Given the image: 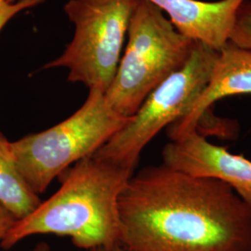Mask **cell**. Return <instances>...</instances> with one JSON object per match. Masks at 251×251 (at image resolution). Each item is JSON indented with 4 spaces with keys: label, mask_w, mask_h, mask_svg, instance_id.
I'll list each match as a JSON object with an SVG mask.
<instances>
[{
    "label": "cell",
    "mask_w": 251,
    "mask_h": 251,
    "mask_svg": "<svg viewBox=\"0 0 251 251\" xmlns=\"http://www.w3.org/2000/svg\"><path fill=\"white\" fill-rule=\"evenodd\" d=\"M128 251H251V206L218 179L161 165L133 174L119 202Z\"/></svg>",
    "instance_id": "6da1fadb"
},
{
    "label": "cell",
    "mask_w": 251,
    "mask_h": 251,
    "mask_svg": "<svg viewBox=\"0 0 251 251\" xmlns=\"http://www.w3.org/2000/svg\"><path fill=\"white\" fill-rule=\"evenodd\" d=\"M134 171L91 154L59 177L61 187L29 215L18 220L0 247L10 250L29 236L55 234L90 251L120 244L118 202Z\"/></svg>",
    "instance_id": "7a4b0ae2"
},
{
    "label": "cell",
    "mask_w": 251,
    "mask_h": 251,
    "mask_svg": "<svg viewBox=\"0 0 251 251\" xmlns=\"http://www.w3.org/2000/svg\"><path fill=\"white\" fill-rule=\"evenodd\" d=\"M127 37L115 78L104 93L110 106L126 118L184 65L198 43L178 32L161 9L148 0L138 1Z\"/></svg>",
    "instance_id": "3957f363"
},
{
    "label": "cell",
    "mask_w": 251,
    "mask_h": 251,
    "mask_svg": "<svg viewBox=\"0 0 251 251\" xmlns=\"http://www.w3.org/2000/svg\"><path fill=\"white\" fill-rule=\"evenodd\" d=\"M128 119L114 111L102 91L90 90L71 117L11 143L19 171L39 196L74 164L98 151Z\"/></svg>",
    "instance_id": "277c9868"
},
{
    "label": "cell",
    "mask_w": 251,
    "mask_h": 251,
    "mask_svg": "<svg viewBox=\"0 0 251 251\" xmlns=\"http://www.w3.org/2000/svg\"><path fill=\"white\" fill-rule=\"evenodd\" d=\"M219 51L198 42L187 62L158 85L120 130L93 154L135 171L146 145L185 117L206 89Z\"/></svg>",
    "instance_id": "5b68a950"
},
{
    "label": "cell",
    "mask_w": 251,
    "mask_h": 251,
    "mask_svg": "<svg viewBox=\"0 0 251 251\" xmlns=\"http://www.w3.org/2000/svg\"><path fill=\"white\" fill-rule=\"evenodd\" d=\"M139 0H70L64 12L75 32L64 52L44 68L68 69V81L106 92L117 74Z\"/></svg>",
    "instance_id": "8992f818"
},
{
    "label": "cell",
    "mask_w": 251,
    "mask_h": 251,
    "mask_svg": "<svg viewBox=\"0 0 251 251\" xmlns=\"http://www.w3.org/2000/svg\"><path fill=\"white\" fill-rule=\"evenodd\" d=\"M162 157L163 164L173 170L224 182L251 206V160L211 144L198 129L170 141Z\"/></svg>",
    "instance_id": "52a82bcc"
},
{
    "label": "cell",
    "mask_w": 251,
    "mask_h": 251,
    "mask_svg": "<svg viewBox=\"0 0 251 251\" xmlns=\"http://www.w3.org/2000/svg\"><path fill=\"white\" fill-rule=\"evenodd\" d=\"M240 94H251V50L228 43L219 51L209 82L190 112L167 127L170 141L198 129L199 120L217 100Z\"/></svg>",
    "instance_id": "ba28073f"
},
{
    "label": "cell",
    "mask_w": 251,
    "mask_h": 251,
    "mask_svg": "<svg viewBox=\"0 0 251 251\" xmlns=\"http://www.w3.org/2000/svg\"><path fill=\"white\" fill-rule=\"evenodd\" d=\"M170 16L181 35L217 51L229 43L235 12L245 0H148Z\"/></svg>",
    "instance_id": "9c48e42d"
},
{
    "label": "cell",
    "mask_w": 251,
    "mask_h": 251,
    "mask_svg": "<svg viewBox=\"0 0 251 251\" xmlns=\"http://www.w3.org/2000/svg\"><path fill=\"white\" fill-rule=\"evenodd\" d=\"M41 200L19 171L11 142L0 131V204L18 221L32 213Z\"/></svg>",
    "instance_id": "30bf717a"
},
{
    "label": "cell",
    "mask_w": 251,
    "mask_h": 251,
    "mask_svg": "<svg viewBox=\"0 0 251 251\" xmlns=\"http://www.w3.org/2000/svg\"><path fill=\"white\" fill-rule=\"evenodd\" d=\"M229 43L251 50V0H245L236 10Z\"/></svg>",
    "instance_id": "8fae6325"
},
{
    "label": "cell",
    "mask_w": 251,
    "mask_h": 251,
    "mask_svg": "<svg viewBox=\"0 0 251 251\" xmlns=\"http://www.w3.org/2000/svg\"><path fill=\"white\" fill-rule=\"evenodd\" d=\"M43 1L45 0H18L14 3H9L0 0V31L19 12L36 7Z\"/></svg>",
    "instance_id": "7c38bea8"
},
{
    "label": "cell",
    "mask_w": 251,
    "mask_h": 251,
    "mask_svg": "<svg viewBox=\"0 0 251 251\" xmlns=\"http://www.w3.org/2000/svg\"><path fill=\"white\" fill-rule=\"evenodd\" d=\"M16 221L14 216L0 204V244Z\"/></svg>",
    "instance_id": "4fadbf2b"
},
{
    "label": "cell",
    "mask_w": 251,
    "mask_h": 251,
    "mask_svg": "<svg viewBox=\"0 0 251 251\" xmlns=\"http://www.w3.org/2000/svg\"><path fill=\"white\" fill-rule=\"evenodd\" d=\"M89 251H128L126 250L125 248L121 245H115V246H111V247H98V248H94L91 249Z\"/></svg>",
    "instance_id": "5bb4252c"
},
{
    "label": "cell",
    "mask_w": 251,
    "mask_h": 251,
    "mask_svg": "<svg viewBox=\"0 0 251 251\" xmlns=\"http://www.w3.org/2000/svg\"><path fill=\"white\" fill-rule=\"evenodd\" d=\"M29 251H52L50 246L46 242H39L36 244V246Z\"/></svg>",
    "instance_id": "9a60e30c"
},
{
    "label": "cell",
    "mask_w": 251,
    "mask_h": 251,
    "mask_svg": "<svg viewBox=\"0 0 251 251\" xmlns=\"http://www.w3.org/2000/svg\"><path fill=\"white\" fill-rule=\"evenodd\" d=\"M3 1H6V2H9V3H14V2H16V1H18V0H3Z\"/></svg>",
    "instance_id": "2e32d148"
}]
</instances>
